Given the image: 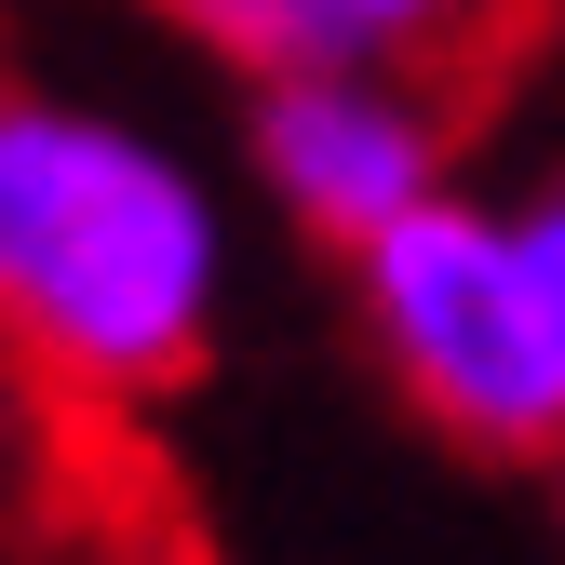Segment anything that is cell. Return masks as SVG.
Listing matches in <instances>:
<instances>
[{
    "instance_id": "obj_1",
    "label": "cell",
    "mask_w": 565,
    "mask_h": 565,
    "mask_svg": "<svg viewBox=\"0 0 565 565\" xmlns=\"http://www.w3.org/2000/svg\"><path fill=\"white\" fill-rule=\"evenodd\" d=\"M230 189L189 135L0 54V350L67 404H162L230 323Z\"/></svg>"
},
{
    "instance_id": "obj_2",
    "label": "cell",
    "mask_w": 565,
    "mask_h": 565,
    "mask_svg": "<svg viewBox=\"0 0 565 565\" xmlns=\"http://www.w3.org/2000/svg\"><path fill=\"white\" fill-rule=\"evenodd\" d=\"M337 269H350V323H364L417 431H445L458 458H512V471L565 458V282L525 202H484L458 175L377 243H350Z\"/></svg>"
},
{
    "instance_id": "obj_3",
    "label": "cell",
    "mask_w": 565,
    "mask_h": 565,
    "mask_svg": "<svg viewBox=\"0 0 565 565\" xmlns=\"http://www.w3.org/2000/svg\"><path fill=\"white\" fill-rule=\"evenodd\" d=\"M243 175L297 243L350 256L431 189H458V108L417 67H282L243 82Z\"/></svg>"
},
{
    "instance_id": "obj_4",
    "label": "cell",
    "mask_w": 565,
    "mask_h": 565,
    "mask_svg": "<svg viewBox=\"0 0 565 565\" xmlns=\"http://www.w3.org/2000/svg\"><path fill=\"white\" fill-rule=\"evenodd\" d=\"M149 14L243 82H282V67H417V82H445L458 54L512 28V0H149Z\"/></svg>"
},
{
    "instance_id": "obj_5",
    "label": "cell",
    "mask_w": 565,
    "mask_h": 565,
    "mask_svg": "<svg viewBox=\"0 0 565 565\" xmlns=\"http://www.w3.org/2000/svg\"><path fill=\"white\" fill-rule=\"evenodd\" d=\"M525 216H539V243H552V282H565V175H552V189L525 202Z\"/></svg>"
},
{
    "instance_id": "obj_6",
    "label": "cell",
    "mask_w": 565,
    "mask_h": 565,
    "mask_svg": "<svg viewBox=\"0 0 565 565\" xmlns=\"http://www.w3.org/2000/svg\"><path fill=\"white\" fill-rule=\"evenodd\" d=\"M552 499H565V458H552Z\"/></svg>"
}]
</instances>
